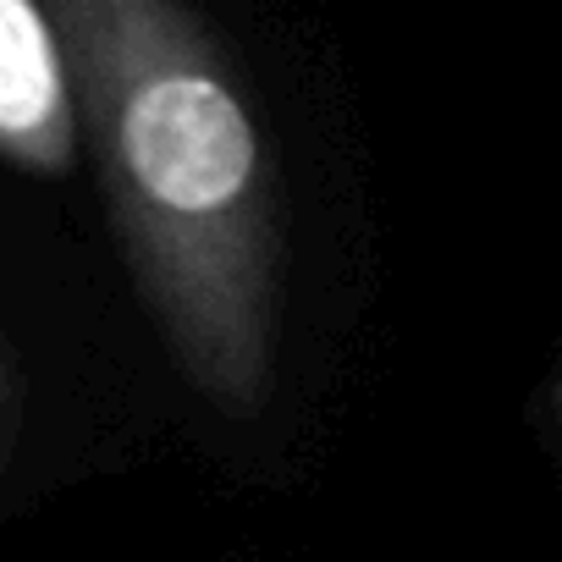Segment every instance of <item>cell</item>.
I'll return each instance as SVG.
<instances>
[{"mask_svg": "<svg viewBox=\"0 0 562 562\" xmlns=\"http://www.w3.org/2000/svg\"><path fill=\"white\" fill-rule=\"evenodd\" d=\"M133 293L199 403L248 425L276 397L281 226L265 127L226 40L177 0L45 7Z\"/></svg>", "mask_w": 562, "mask_h": 562, "instance_id": "6da1fadb", "label": "cell"}, {"mask_svg": "<svg viewBox=\"0 0 562 562\" xmlns=\"http://www.w3.org/2000/svg\"><path fill=\"white\" fill-rule=\"evenodd\" d=\"M23 419H29V381H23V364L0 331V463H7L23 441Z\"/></svg>", "mask_w": 562, "mask_h": 562, "instance_id": "3957f363", "label": "cell"}, {"mask_svg": "<svg viewBox=\"0 0 562 562\" xmlns=\"http://www.w3.org/2000/svg\"><path fill=\"white\" fill-rule=\"evenodd\" d=\"M0 160L29 177H67L78 160L72 78L34 0H0Z\"/></svg>", "mask_w": 562, "mask_h": 562, "instance_id": "7a4b0ae2", "label": "cell"}]
</instances>
